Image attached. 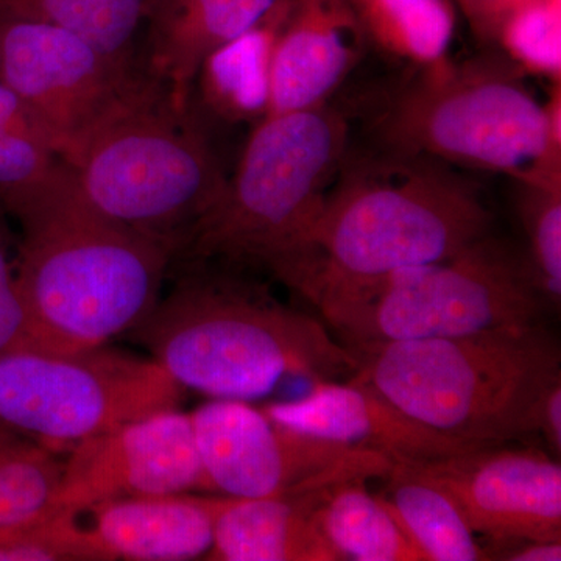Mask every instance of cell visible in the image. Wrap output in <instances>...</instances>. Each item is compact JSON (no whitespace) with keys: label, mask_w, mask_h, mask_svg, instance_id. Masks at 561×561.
Returning <instances> with one entry per match:
<instances>
[{"label":"cell","mask_w":561,"mask_h":561,"mask_svg":"<svg viewBox=\"0 0 561 561\" xmlns=\"http://www.w3.org/2000/svg\"><path fill=\"white\" fill-rule=\"evenodd\" d=\"M14 219L18 289L44 348L106 346L160 301L171 251L99 213L65 162Z\"/></svg>","instance_id":"1"},{"label":"cell","mask_w":561,"mask_h":561,"mask_svg":"<svg viewBox=\"0 0 561 561\" xmlns=\"http://www.w3.org/2000/svg\"><path fill=\"white\" fill-rule=\"evenodd\" d=\"M131 334L184 390L220 400H257L284 379L339 381L357 370L323 321L230 271L187 275Z\"/></svg>","instance_id":"2"},{"label":"cell","mask_w":561,"mask_h":561,"mask_svg":"<svg viewBox=\"0 0 561 561\" xmlns=\"http://www.w3.org/2000/svg\"><path fill=\"white\" fill-rule=\"evenodd\" d=\"M346 144L345 117L328 103L265 116L180 256L236 272L261 268L308 297L317 276V228Z\"/></svg>","instance_id":"3"},{"label":"cell","mask_w":561,"mask_h":561,"mask_svg":"<svg viewBox=\"0 0 561 561\" xmlns=\"http://www.w3.org/2000/svg\"><path fill=\"white\" fill-rule=\"evenodd\" d=\"M103 216L175 257L228 176L190 101L144 70L61 160Z\"/></svg>","instance_id":"4"},{"label":"cell","mask_w":561,"mask_h":561,"mask_svg":"<svg viewBox=\"0 0 561 561\" xmlns=\"http://www.w3.org/2000/svg\"><path fill=\"white\" fill-rule=\"evenodd\" d=\"M353 354L351 378L430 430L476 446L535 435L538 402L561 379L560 345L542 323Z\"/></svg>","instance_id":"5"},{"label":"cell","mask_w":561,"mask_h":561,"mask_svg":"<svg viewBox=\"0 0 561 561\" xmlns=\"http://www.w3.org/2000/svg\"><path fill=\"white\" fill-rule=\"evenodd\" d=\"M481 192L451 165L386 150L339 171L317 228L320 287L456 256L490 234Z\"/></svg>","instance_id":"6"},{"label":"cell","mask_w":561,"mask_h":561,"mask_svg":"<svg viewBox=\"0 0 561 561\" xmlns=\"http://www.w3.org/2000/svg\"><path fill=\"white\" fill-rule=\"evenodd\" d=\"M522 72L501 58L423 68L383 113V146L518 184L561 183L560 87L541 103Z\"/></svg>","instance_id":"7"},{"label":"cell","mask_w":561,"mask_h":561,"mask_svg":"<svg viewBox=\"0 0 561 561\" xmlns=\"http://www.w3.org/2000/svg\"><path fill=\"white\" fill-rule=\"evenodd\" d=\"M311 302L351 353L530 327L548 308L527 261L490 234L448 260L327 284Z\"/></svg>","instance_id":"8"},{"label":"cell","mask_w":561,"mask_h":561,"mask_svg":"<svg viewBox=\"0 0 561 561\" xmlns=\"http://www.w3.org/2000/svg\"><path fill=\"white\" fill-rule=\"evenodd\" d=\"M183 387L150 357L101 348L0 354V431L66 454L147 413L179 408Z\"/></svg>","instance_id":"9"},{"label":"cell","mask_w":561,"mask_h":561,"mask_svg":"<svg viewBox=\"0 0 561 561\" xmlns=\"http://www.w3.org/2000/svg\"><path fill=\"white\" fill-rule=\"evenodd\" d=\"M209 490L264 497L327 489L351 479H383L394 461L291 430L249 401L213 400L191 413Z\"/></svg>","instance_id":"10"},{"label":"cell","mask_w":561,"mask_h":561,"mask_svg":"<svg viewBox=\"0 0 561 561\" xmlns=\"http://www.w3.org/2000/svg\"><path fill=\"white\" fill-rule=\"evenodd\" d=\"M142 72L65 28L0 21V81L43 125L60 160Z\"/></svg>","instance_id":"11"},{"label":"cell","mask_w":561,"mask_h":561,"mask_svg":"<svg viewBox=\"0 0 561 561\" xmlns=\"http://www.w3.org/2000/svg\"><path fill=\"white\" fill-rule=\"evenodd\" d=\"M175 493H210L191 413L179 408L147 413L77 443L65 454L57 505L81 508Z\"/></svg>","instance_id":"12"},{"label":"cell","mask_w":561,"mask_h":561,"mask_svg":"<svg viewBox=\"0 0 561 561\" xmlns=\"http://www.w3.org/2000/svg\"><path fill=\"white\" fill-rule=\"evenodd\" d=\"M416 467L451 494L474 534L496 546L561 541V465L556 457L496 445Z\"/></svg>","instance_id":"13"},{"label":"cell","mask_w":561,"mask_h":561,"mask_svg":"<svg viewBox=\"0 0 561 561\" xmlns=\"http://www.w3.org/2000/svg\"><path fill=\"white\" fill-rule=\"evenodd\" d=\"M262 411L302 434L382 454L394 463H431L481 448L430 430L353 378L316 381L302 397L273 402Z\"/></svg>","instance_id":"14"},{"label":"cell","mask_w":561,"mask_h":561,"mask_svg":"<svg viewBox=\"0 0 561 561\" xmlns=\"http://www.w3.org/2000/svg\"><path fill=\"white\" fill-rule=\"evenodd\" d=\"M365 38L351 0H289L272 51L267 116L327 105L359 62Z\"/></svg>","instance_id":"15"},{"label":"cell","mask_w":561,"mask_h":561,"mask_svg":"<svg viewBox=\"0 0 561 561\" xmlns=\"http://www.w3.org/2000/svg\"><path fill=\"white\" fill-rule=\"evenodd\" d=\"M221 494L117 497L73 508L91 561L205 559Z\"/></svg>","instance_id":"16"},{"label":"cell","mask_w":561,"mask_h":561,"mask_svg":"<svg viewBox=\"0 0 561 561\" xmlns=\"http://www.w3.org/2000/svg\"><path fill=\"white\" fill-rule=\"evenodd\" d=\"M279 0H153L142 69L183 101L203 62L260 24Z\"/></svg>","instance_id":"17"},{"label":"cell","mask_w":561,"mask_h":561,"mask_svg":"<svg viewBox=\"0 0 561 561\" xmlns=\"http://www.w3.org/2000/svg\"><path fill=\"white\" fill-rule=\"evenodd\" d=\"M328 489L291 490L264 497L224 496L205 560L341 561L316 518Z\"/></svg>","instance_id":"18"},{"label":"cell","mask_w":561,"mask_h":561,"mask_svg":"<svg viewBox=\"0 0 561 561\" xmlns=\"http://www.w3.org/2000/svg\"><path fill=\"white\" fill-rule=\"evenodd\" d=\"M381 497L424 561L490 560L459 505L416 465L394 463Z\"/></svg>","instance_id":"19"},{"label":"cell","mask_w":561,"mask_h":561,"mask_svg":"<svg viewBox=\"0 0 561 561\" xmlns=\"http://www.w3.org/2000/svg\"><path fill=\"white\" fill-rule=\"evenodd\" d=\"M287 5L289 0H279L260 24L214 51L198 70L205 101L225 119L267 116L272 51Z\"/></svg>","instance_id":"20"},{"label":"cell","mask_w":561,"mask_h":561,"mask_svg":"<svg viewBox=\"0 0 561 561\" xmlns=\"http://www.w3.org/2000/svg\"><path fill=\"white\" fill-rule=\"evenodd\" d=\"M365 479L330 486L316 518L321 535L339 560L424 561L378 494Z\"/></svg>","instance_id":"21"},{"label":"cell","mask_w":561,"mask_h":561,"mask_svg":"<svg viewBox=\"0 0 561 561\" xmlns=\"http://www.w3.org/2000/svg\"><path fill=\"white\" fill-rule=\"evenodd\" d=\"M153 0H0V21H27L76 33L127 69H142L136 50Z\"/></svg>","instance_id":"22"},{"label":"cell","mask_w":561,"mask_h":561,"mask_svg":"<svg viewBox=\"0 0 561 561\" xmlns=\"http://www.w3.org/2000/svg\"><path fill=\"white\" fill-rule=\"evenodd\" d=\"M367 36L421 68L448 60L456 11L451 0H351Z\"/></svg>","instance_id":"23"},{"label":"cell","mask_w":561,"mask_h":561,"mask_svg":"<svg viewBox=\"0 0 561 561\" xmlns=\"http://www.w3.org/2000/svg\"><path fill=\"white\" fill-rule=\"evenodd\" d=\"M65 454L0 431V529L57 511Z\"/></svg>","instance_id":"24"},{"label":"cell","mask_w":561,"mask_h":561,"mask_svg":"<svg viewBox=\"0 0 561 561\" xmlns=\"http://www.w3.org/2000/svg\"><path fill=\"white\" fill-rule=\"evenodd\" d=\"M61 162L38 122L0 127V210L16 217Z\"/></svg>","instance_id":"25"},{"label":"cell","mask_w":561,"mask_h":561,"mask_svg":"<svg viewBox=\"0 0 561 561\" xmlns=\"http://www.w3.org/2000/svg\"><path fill=\"white\" fill-rule=\"evenodd\" d=\"M519 210L529 268L542 297L552 308L561 302V183L519 184Z\"/></svg>","instance_id":"26"},{"label":"cell","mask_w":561,"mask_h":561,"mask_svg":"<svg viewBox=\"0 0 561 561\" xmlns=\"http://www.w3.org/2000/svg\"><path fill=\"white\" fill-rule=\"evenodd\" d=\"M496 41L519 69L560 81L561 0H535L513 11Z\"/></svg>","instance_id":"27"},{"label":"cell","mask_w":561,"mask_h":561,"mask_svg":"<svg viewBox=\"0 0 561 561\" xmlns=\"http://www.w3.org/2000/svg\"><path fill=\"white\" fill-rule=\"evenodd\" d=\"M0 561H91L76 512L57 511L20 526L0 529Z\"/></svg>","instance_id":"28"},{"label":"cell","mask_w":561,"mask_h":561,"mask_svg":"<svg viewBox=\"0 0 561 561\" xmlns=\"http://www.w3.org/2000/svg\"><path fill=\"white\" fill-rule=\"evenodd\" d=\"M20 350H44L33 330L14 273L10 236L0 210V354Z\"/></svg>","instance_id":"29"},{"label":"cell","mask_w":561,"mask_h":561,"mask_svg":"<svg viewBox=\"0 0 561 561\" xmlns=\"http://www.w3.org/2000/svg\"><path fill=\"white\" fill-rule=\"evenodd\" d=\"M535 0H459L461 10L479 35L496 39L502 22Z\"/></svg>","instance_id":"30"},{"label":"cell","mask_w":561,"mask_h":561,"mask_svg":"<svg viewBox=\"0 0 561 561\" xmlns=\"http://www.w3.org/2000/svg\"><path fill=\"white\" fill-rule=\"evenodd\" d=\"M535 434L542 435L552 456H561V379L542 393L535 412Z\"/></svg>","instance_id":"31"},{"label":"cell","mask_w":561,"mask_h":561,"mask_svg":"<svg viewBox=\"0 0 561 561\" xmlns=\"http://www.w3.org/2000/svg\"><path fill=\"white\" fill-rule=\"evenodd\" d=\"M493 559L507 561H560L561 541H523L497 546Z\"/></svg>","instance_id":"32"}]
</instances>
